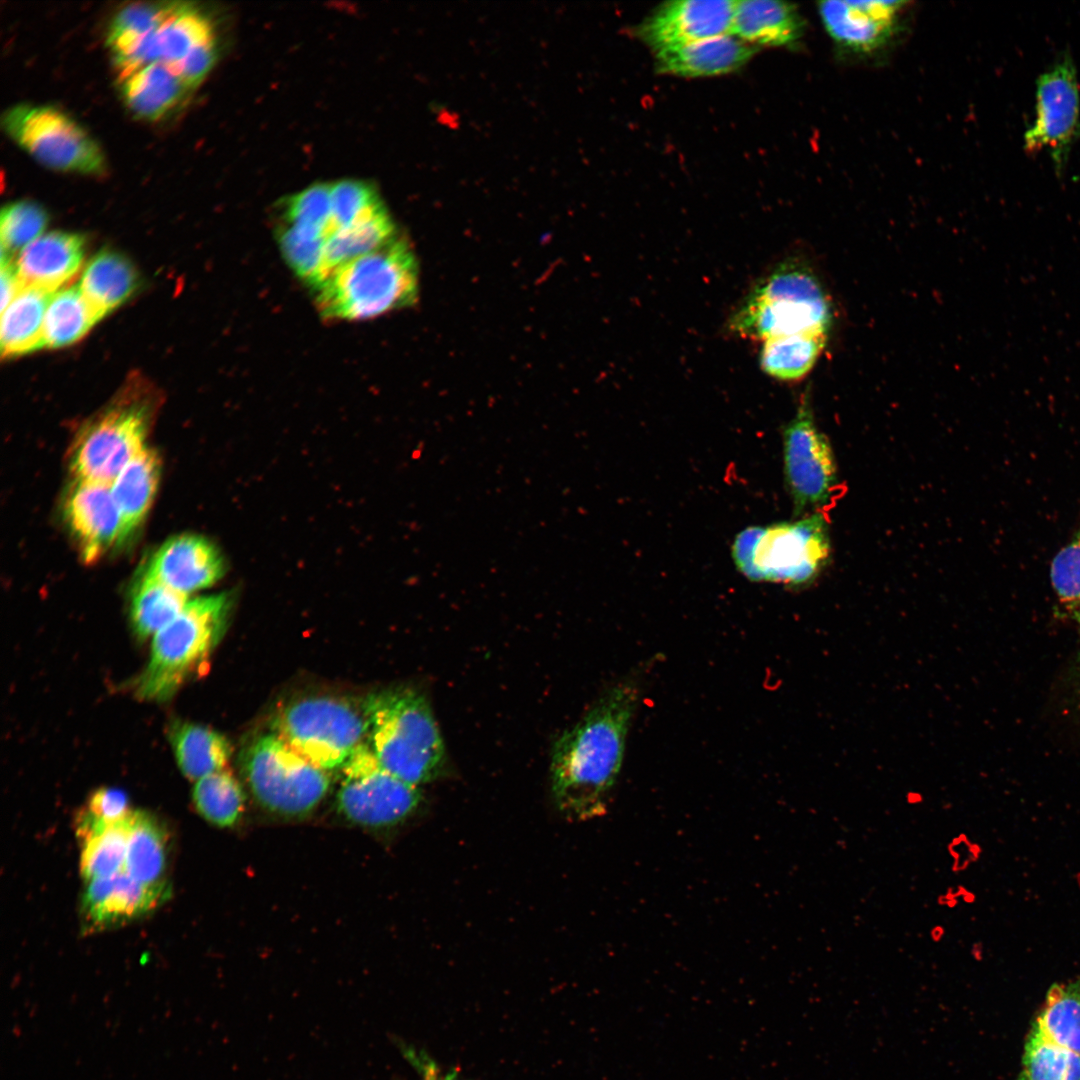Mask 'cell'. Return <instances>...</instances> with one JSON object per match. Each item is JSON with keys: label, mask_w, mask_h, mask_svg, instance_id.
Segmentation results:
<instances>
[{"label": "cell", "mask_w": 1080, "mask_h": 1080, "mask_svg": "<svg viewBox=\"0 0 1080 1080\" xmlns=\"http://www.w3.org/2000/svg\"><path fill=\"white\" fill-rule=\"evenodd\" d=\"M639 691L633 679L616 684L555 742L552 794L568 818L585 820L605 810L622 766Z\"/></svg>", "instance_id": "cell-1"}, {"label": "cell", "mask_w": 1080, "mask_h": 1080, "mask_svg": "<svg viewBox=\"0 0 1080 1080\" xmlns=\"http://www.w3.org/2000/svg\"><path fill=\"white\" fill-rule=\"evenodd\" d=\"M320 316L369 320L416 303L419 265L400 234L385 245L336 268L314 291Z\"/></svg>", "instance_id": "cell-2"}, {"label": "cell", "mask_w": 1080, "mask_h": 1080, "mask_svg": "<svg viewBox=\"0 0 1080 1080\" xmlns=\"http://www.w3.org/2000/svg\"><path fill=\"white\" fill-rule=\"evenodd\" d=\"M367 738L381 765L419 787L443 775L447 755L426 697L407 688H389L362 699Z\"/></svg>", "instance_id": "cell-3"}, {"label": "cell", "mask_w": 1080, "mask_h": 1080, "mask_svg": "<svg viewBox=\"0 0 1080 1080\" xmlns=\"http://www.w3.org/2000/svg\"><path fill=\"white\" fill-rule=\"evenodd\" d=\"M233 602L230 592L188 600L153 636L147 664L134 681L135 695L144 701H165L201 674L226 631Z\"/></svg>", "instance_id": "cell-4"}, {"label": "cell", "mask_w": 1080, "mask_h": 1080, "mask_svg": "<svg viewBox=\"0 0 1080 1080\" xmlns=\"http://www.w3.org/2000/svg\"><path fill=\"white\" fill-rule=\"evenodd\" d=\"M159 393L141 376L130 377L114 399L79 429L69 449L73 479L111 485L144 448Z\"/></svg>", "instance_id": "cell-5"}, {"label": "cell", "mask_w": 1080, "mask_h": 1080, "mask_svg": "<svg viewBox=\"0 0 1080 1080\" xmlns=\"http://www.w3.org/2000/svg\"><path fill=\"white\" fill-rule=\"evenodd\" d=\"M831 302L815 273L787 260L759 280L728 320L739 337L763 342L769 338L830 331Z\"/></svg>", "instance_id": "cell-6"}, {"label": "cell", "mask_w": 1080, "mask_h": 1080, "mask_svg": "<svg viewBox=\"0 0 1080 1080\" xmlns=\"http://www.w3.org/2000/svg\"><path fill=\"white\" fill-rule=\"evenodd\" d=\"M830 556L829 526L822 513L748 527L737 534L732 545L736 568L746 578L792 588L813 583Z\"/></svg>", "instance_id": "cell-7"}, {"label": "cell", "mask_w": 1080, "mask_h": 1080, "mask_svg": "<svg viewBox=\"0 0 1080 1080\" xmlns=\"http://www.w3.org/2000/svg\"><path fill=\"white\" fill-rule=\"evenodd\" d=\"M271 732L315 766L340 769L366 741L363 703L335 695L299 697L274 713Z\"/></svg>", "instance_id": "cell-8"}, {"label": "cell", "mask_w": 1080, "mask_h": 1080, "mask_svg": "<svg viewBox=\"0 0 1080 1080\" xmlns=\"http://www.w3.org/2000/svg\"><path fill=\"white\" fill-rule=\"evenodd\" d=\"M242 774L257 802L281 816H303L325 798L331 781L270 732L252 740L241 752Z\"/></svg>", "instance_id": "cell-9"}, {"label": "cell", "mask_w": 1080, "mask_h": 1080, "mask_svg": "<svg viewBox=\"0 0 1080 1080\" xmlns=\"http://www.w3.org/2000/svg\"><path fill=\"white\" fill-rule=\"evenodd\" d=\"M2 127L44 166L62 172L102 175L104 154L95 140L64 112L44 105L19 104L2 116Z\"/></svg>", "instance_id": "cell-10"}, {"label": "cell", "mask_w": 1080, "mask_h": 1080, "mask_svg": "<svg viewBox=\"0 0 1080 1080\" xmlns=\"http://www.w3.org/2000/svg\"><path fill=\"white\" fill-rule=\"evenodd\" d=\"M340 770L336 806L353 824L394 826L408 819L422 802L419 787L384 768L367 741L353 751Z\"/></svg>", "instance_id": "cell-11"}, {"label": "cell", "mask_w": 1080, "mask_h": 1080, "mask_svg": "<svg viewBox=\"0 0 1080 1080\" xmlns=\"http://www.w3.org/2000/svg\"><path fill=\"white\" fill-rule=\"evenodd\" d=\"M784 478L795 514L827 505L838 484L832 446L818 428L809 391L783 431Z\"/></svg>", "instance_id": "cell-12"}, {"label": "cell", "mask_w": 1080, "mask_h": 1080, "mask_svg": "<svg viewBox=\"0 0 1080 1080\" xmlns=\"http://www.w3.org/2000/svg\"><path fill=\"white\" fill-rule=\"evenodd\" d=\"M1035 96V117L1024 134V150L1047 151L1060 175L1080 136V89L1070 55L1060 56L1040 74Z\"/></svg>", "instance_id": "cell-13"}, {"label": "cell", "mask_w": 1080, "mask_h": 1080, "mask_svg": "<svg viewBox=\"0 0 1080 1080\" xmlns=\"http://www.w3.org/2000/svg\"><path fill=\"white\" fill-rule=\"evenodd\" d=\"M217 34L210 18L189 3L173 2L161 25L113 57L120 74L161 62L172 71L191 52L216 43Z\"/></svg>", "instance_id": "cell-14"}, {"label": "cell", "mask_w": 1080, "mask_h": 1080, "mask_svg": "<svg viewBox=\"0 0 1080 1080\" xmlns=\"http://www.w3.org/2000/svg\"><path fill=\"white\" fill-rule=\"evenodd\" d=\"M63 518L87 564L125 542L121 512L108 484L73 479L63 500Z\"/></svg>", "instance_id": "cell-15"}, {"label": "cell", "mask_w": 1080, "mask_h": 1080, "mask_svg": "<svg viewBox=\"0 0 1080 1080\" xmlns=\"http://www.w3.org/2000/svg\"><path fill=\"white\" fill-rule=\"evenodd\" d=\"M904 1H822L825 30L844 51L870 55L886 48L899 31Z\"/></svg>", "instance_id": "cell-16"}, {"label": "cell", "mask_w": 1080, "mask_h": 1080, "mask_svg": "<svg viewBox=\"0 0 1080 1080\" xmlns=\"http://www.w3.org/2000/svg\"><path fill=\"white\" fill-rule=\"evenodd\" d=\"M732 0H676L657 7L640 25V38L654 52L731 34Z\"/></svg>", "instance_id": "cell-17"}, {"label": "cell", "mask_w": 1080, "mask_h": 1080, "mask_svg": "<svg viewBox=\"0 0 1080 1080\" xmlns=\"http://www.w3.org/2000/svg\"><path fill=\"white\" fill-rule=\"evenodd\" d=\"M166 896L165 883L146 884L123 872L90 881L81 900L84 926L98 931L134 920L154 910Z\"/></svg>", "instance_id": "cell-18"}, {"label": "cell", "mask_w": 1080, "mask_h": 1080, "mask_svg": "<svg viewBox=\"0 0 1080 1080\" xmlns=\"http://www.w3.org/2000/svg\"><path fill=\"white\" fill-rule=\"evenodd\" d=\"M145 565L156 578L184 595L210 587L225 570L215 544L196 534L169 538Z\"/></svg>", "instance_id": "cell-19"}, {"label": "cell", "mask_w": 1080, "mask_h": 1080, "mask_svg": "<svg viewBox=\"0 0 1080 1080\" xmlns=\"http://www.w3.org/2000/svg\"><path fill=\"white\" fill-rule=\"evenodd\" d=\"M84 256L85 238L81 234L52 231L27 245L14 264L23 287L56 292L77 274Z\"/></svg>", "instance_id": "cell-20"}, {"label": "cell", "mask_w": 1080, "mask_h": 1080, "mask_svg": "<svg viewBox=\"0 0 1080 1080\" xmlns=\"http://www.w3.org/2000/svg\"><path fill=\"white\" fill-rule=\"evenodd\" d=\"M757 51L758 47L727 34L656 51V68L688 78L723 75L743 67Z\"/></svg>", "instance_id": "cell-21"}, {"label": "cell", "mask_w": 1080, "mask_h": 1080, "mask_svg": "<svg viewBox=\"0 0 1080 1080\" xmlns=\"http://www.w3.org/2000/svg\"><path fill=\"white\" fill-rule=\"evenodd\" d=\"M805 31L798 8L791 3L771 0L736 1L731 34L759 46H791Z\"/></svg>", "instance_id": "cell-22"}, {"label": "cell", "mask_w": 1080, "mask_h": 1080, "mask_svg": "<svg viewBox=\"0 0 1080 1080\" xmlns=\"http://www.w3.org/2000/svg\"><path fill=\"white\" fill-rule=\"evenodd\" d=\"M120 93L139 118L158 120L173 110L190 91L178 75L161 62L142 66L118 78Z\"/></svg>", "instance_id": "cell-23"}, {"label": "cell", "mask_w": 1080, "mask_h": 1080, "mask_svg": "<svg viewBox=\"0 0 1080 1080\" xmlns=\"http://www.w3.org/2000/svg\"><path fill=\"white\" fill-rule=\"evenodd\" d=\"M160 474L158 453L145 447L111 483V492L123 519L125 541L148 514L158 489Z\"/></svg>", "instance_id": "cell-24"}, {"label": "cell", "mask_w": 1080, "mask_h": 1080, "mask_svg": "<svg viewBox=\"0 0 1080 1080\" xmlns=\"http://www.w3.org/2000/svg\"><path fill=\"white\" fill-rule=\"evenodd\" d=\"M78 285L103 318L136 291L139 276L127 257L112 250H102L89 260Z\"/></svg>", "instance_id": "cell-25"}, {"label": "cell", "mask_w": 1080, "mask_h": 1080, "mask_svg": "<svg viewBox=\"0 0 1080 1080\" xmlns=\"http://www.w3.org/2000/svg\"><path fill=\"white\" fill-rule=\"evenodd\" d=\"M168 736L177 765L190 780L197 781L224 770L230 760L229 741L214 729L176 720L170 725Z\"/></svg>", "instance_id": "cell-26"}, {"label": "cell", "mask_w": 1080, "mask_h": 1080, "mask_svg": "<svg viewBox=\"0 0 1080 1080\" xmlns=\"http://www.w3.org/2000/svg\"><path fill=\"white\" fill-rule=\"evenodd\" d=\"M53 293L35 287H22L1 311L2 357H14L45 347L44 319Z\"/></svg>", "instance_id": "cell-27"}, {"label": "cell", "mask_w": 1080, "mask_h": 1080, "mask_svg": "<svg viewBox=\"0 0 1080 1080\" xmlns=\"http://www.w3.org/2000/svg\"><path fill=\"white\" fill-rule=\"evenodd\" d=\"M184 595L156 578L144 565L129 592V620L138 640H146L170 623L187 603Z\"/></svg>", "instance_id": "cell-28"}, {"label": "cell", "mask_w": 1080, "mask_h": 1080, "mask_svg": "<svg viewBox=\"0 0 1080 1080\" xmlns=\"http://www.w3.org/2000/svg\"><path fill=\"white\" fill-rule=\"evenodd\" d=\"M828 335V332L813 331L764 340L759 354L761 370L783 382L802 380L820 358Z\"/></svg>", "instance_id": "cell-29"}, {"label": "cell", "mask_w": 1080, "mask_h": 1080, "mask_svg": "<svg viewBox=\"0 0 1080 1080\" xmlns=\"http://www.w3.org/2000/svg\"><path fill=\"white\" fill-rule=\"evenodd\" d=\"M168 835L158 819L134 810L128 839L125 873L146 884H160L166 871Z\"/></svg>", "instance_id": "cell-30"}, {"label": "cell", "mask_w": 1080, "mask_h": 1080, "mask_svg": "<svg viewBox=\"0 0 1080 1080\" xmlns=\"http://www.w3.org/2000/svg\"><path fill=\"white\" fill-rule=\"evenodd\" d=\"M102 317L78 284L53 293L44 319L45 347L60 348L80 340Z\"/></svg>", "instance_id": "cell-31"}, {"label": "cell", "mask_w": 1080, "mask_h": 1080, "mask_svg": "<svg viewBox=\"0 0 1080 1080\" xmlns=\"http://www.w3.org/2000/svg\"><path fill=\"white\" fill-rule=\"evenodd\" d=\"M1033 1023L1048 1040L1080 1055V977L1052 984Z\"/></svg>", "instance_id": "cell-32"}, {"label": "cell", "mask_w": 1080, "mask_h": 1080, "mask_svg": "<svg viewBox=\"0 0 1080 1080\" xmlns=\"http://www.w3.org/2000/svg\"><path fill=\"white\" fill-rule=\"evenodd\" d=\"M192 799L198 813L208 822L233 826L242 815L244 791L234 775L224 769L196 781Z\"/></svg>", "instance_id": "cell-33"}, {"label": "cell", "mask_w": 1080, "mask_h": 1080, "mask_svg": "<svg viewBox=\"0 0 1080 1080\" xmlns=\"http://www.w3.org/2000/svg\"><path fill=\"white\" fill-rule=\"evenodd\" d=\"M1018 1080H1080V1055L1054 1044L1032 1023Z\"/></svg>", "instance_id": "cell-34"}, {"label": "cell", "mask_w": 1080, "mask_h": 1080, "mask_svg": "<svg viewBox=\"0 0 1080 1080\" xmlns=\"http://www.w3.org/2000/svg\"><path fill=\"white\" fill-rule=\"evenodd\" d=\"M133 813L82 842L80 872L86 881L108 878L124 869Z\"/></svg>", "instance_id": "cell-35"}, {"label": "cell", "mask_w": 1080, "mask_h": 1080, "mask_svg": "<svg viewBox=\"0 0 1080 1080\" xmlns=\"http://www.w3.org/2000/svg\"><path fill=\"white\" fill-rule=\"evenodd\" d=\"M47 224V212L33 201L5 205L0 215L1 265L14 262L15 253L43 235Z\"/></svg>", "instance_id": "cell-36"}, {"label": "cell", "mask_w": 1080, "mask_h": 1080, "mask_svg": "<svg viewBox=\"0 0 1080 1080\" xmlns=\"http://www.w3.org/2000/svg\"><path fill=\"white\" fill-rule=\"evenodd\" d=\"M172 4L173 2H138L120 9L112 19L107 33V45L112 55L157 29L171 10Z\"/></svg>", "instance_id": "cell-37"}, {"label": "cell", "mask_w": 1080, "mask_h": 1080, "mask_svg": "<svg viewBox=\"0 0 1080 1080\" xmlns=\"http://www.w3.org/2000/svg\"><path fill=\"white\" fill-rule=\"evenodd\" d=\"M1050 579L1059 606L1080 624V529L1054 557Z\"/></svg>", "instance_id": "cell-38"}, {"label": "cell", "mask_w": 1080, "mask_h": 1080, "mask_svg": "<svg viewBox=\"0 0 1080 1080\" xmlns=\"http://www.w3.org/2000/svg\"><path fill=\"white\" fill-rule=\"evenodd\" d=\"M132 811L123 791L111 787L99 788L88 797L76 816V834L82 843L120 822Z\"/></svg>", "instance_id": "cell-39"}, {"label": "cell", "mask_w": 1080, "mask_h": 1080, "mask_svg": "<svg viewBox=\"0 0 1080 1080\" xmlns=\"http://www.w3.org/2000/svg\"><path fill=\"white\" fill-rule=\"evenodd\" d=\"M406 1056L423 1080H467L456 1069L439 1064L423 1051L409 1048Z\"/></svg>", "instance_id": "cell-40"}, {"label": "cell", "mask_w": 1080, "mask_h": 1080, "mask_svg": "<svg viewBox=\"0 0 1080 1080\" xmlns=\"http://www.w3.org/2000/svg\"><path fill=\"white\" fill-rule=\"evenodd\" d=\"M1075 686H1076L1077 694H1078V696L1080 698V652H1079V654H1078V656L1076 658V663H1075Z\"/></svg>", "instance_id": "cell-41"}]
</instances>
